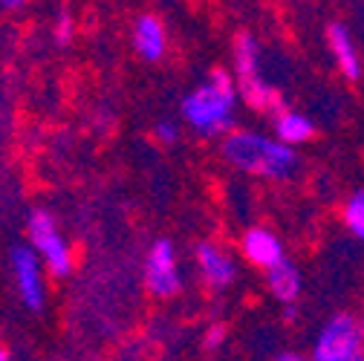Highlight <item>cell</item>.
<instances>
[{
  "label": "cell",
  "mask_w": 364,
  "mask_h": 361,
  "mask_svg": "<svg viewBox=\"0 0 364 361\" xmlns=\"http://www.w3.org/2000/svg\"><path fill=\"white\" fill-rule=\"evenodd\" d=\"M237 87L225 67H214L205 72V78L191 87L182 96L179 113L197 136L203 139H223L225 133L235 130L237 122Z\"/></svg>",
  "instance_id": "obj_1"
},
{
  "label": "cell",
  "mask_w": 364,
  "mask_h": 361,
  "mask_svg": "<svg viewBox=\"0 0 364 361\" xmlns=\"http://www.w3.org/2000/svg\"><path fill=\"white\" fill-rule=\"evenodd\" d=\"M220 156L237 173L272 179V183H287L301 168L298 151L252 127H235L232 133H225L220 139Z\"/></svg>",
  "instance_id": "obj_2"
},
{
  "label": "cell",
  "mask_w": 364,
  "mask_h": 361,
  "mask_svg": "<svg viewBox=\"0 0 364 361\" xmlns=\"http://www.w3.org/2000/svg\"><path fill=\"white\" fill-rule=\"evenodd\" d=\"M306 361H364V318L355 312H336L318 330Z\"/></svg>",
  "instance_id": "obj_3"
},
{
  "label": "cell",
  "mask_w": 364,
  "mask_h": 361,
  "mask_svg": "<svg viewBox=\"0 0 364 361\" xmlns=\"http://www.w3.org/2000/svg\"><path fill=\"white\" fill-rule=\"evenodd\" d=\"M26 232H29V249L38 254V260H43L47 272L53 278H67L73 272V249L67 243V237L58 232V222L47 208H35L29 214L26 222Z\"/></svg>",
  "instance_id": "obj_4"
},
{
  "label": "cell",
  "mask_w": 364,
  "mask_h": 361,
  "mask_svg": "<svg viewBox=\"0 0 364 361\" xmlns=\"http://www.w3.org/2000/svg\"><path fill=\"white\" fill-rule=\"evenodd\" d=\"M142 281H145L148 295H154L159 301H171L182 292L186 278H182L179 254H176V246L171 240L159 237L151 243L145 263H142Z\"/></svg>",
  "instance_id": "obj_5"
},
{
  "label": "cell",
  "mask_w": 364,
  "mask_h": 361,
  "mask_svg": "<svg viewBox=\"0 0 364 361\" xmlns=\"http://www.w3.org/2000/svg\"><path fill=\"white\" fill-rule=\"evenodd\" d=\"M194 269L197 278L208 292H225L237 281V257L214 240H200L194 246Z\"/></svg>",
  "instance_id": "obj_6"
},
{
  "label": "cell",
  "mask_w": 364,
  "mask_h": 361,
  "mask_svg": "<svg viewBox=\"0 0 364 361\" xmlns=\"http://www.w3.org/2000/svg\"><path fill=\"white\" fill-rule=\"evenodd\" d=\"M12 275H15V286H18L23 306L32 312H41L43 303H47V281H43L38 254L29 246L12 249Z\"/></svg>",
  "instance_id": "obj_7"
},
{
  "label": "cell",
  "mask_w": 364,
  "mask_h": 361,
  "mask_svg": "<svg viewBox=\"0 0 364 361\" xmlns=\"http://www.w3.org/2000/svg\"><path fill=\"white\" fill-rule=\"evenodd\" d=\"M237 249H240V257L249 266L260 269V272H269L272 266H278L281 260H287L284 240L272 229H266V225H252V229H246L240 235Z\"/></svg>",
  "instance_id": "obj_8"
},
{
  "label": "cell",
  "mask_w": 364,
  "mask_h": 361,
  "mask_svg": "<svg viewBox=\"0 0 364 361\" xmlns=\"http://www.w3.org/2000/svg\"><path fill=\"white\" fill-rule=\"evenodd\" d=\"M130 41H133L136 55L145 58V61H159L168 53V29H165L162 18L151 15V12H145L133 21Z\"/></svg>",
  "instance_id": "obj_9"
},
{
  "label": "cell",
  "mask_w": 364,
  "mask_h": 361,
  "mask_svg": "<svg viewBox=\"0 0 364 361\" xmlns=\"http://www.w3.org/2000/svg\"><path fill=\"white\" fill-rule=\"evenodd\" d=\"M327 38V50L338 67V72L347 78V81H358L361 78V55H358V47H355V38L353 32L341 23V21H333L324 32Z\"/></svg>",
  "instance_id": "obj_10"
},
{
  "label": "cell",
  "mask_w": 364,
  "mask_h": 361,
  "mask_svg": "<svg viewBox=\"0 0 364 361\" xmlns=\"http://www.w3.org/2000/svg\"><path fill=\"white\" fill-rule=\"evenodd\" d=\"M272 139H278L281 145L298 151L301 145L315 139V124L306 113L295 107H281L278 113H272Z\"/></svg>",
  "instance_id": "obj_11"
},
{
  "label": "cell",
  "mask_w": 364,
  "mask_h": 361,
  "mask_svg": "<svg viewBox=\"0 0 364 361\" xmlns=\"http://www.w3.org/2000/svg\"><path fill=\"white\" fill-rule=\"evenodd\" d=\"M263 278H266L269 295L275 298L278 303H284V306H295L298 303V298L304 292V275H301V269H298L295 260H289V257L281 260L278 266H272L269 272H263Z\"/></svg>",
  "instance_id": "obj_12"
},
{
  "label": "cell",
  "mask_w": 364,
  "mask_h": 361,
  "mask_svg": "<svg viewBox=\"0 0 364 361\" xmlns=\"http://www.w3.org/2000/svg\"><path fill=\"white\" fill-rule=\"evenodd\" d=\"M232 78L237 81H249L260 75V41L252 32H237L232 41Z\"/></svg>",
  "instance_id": "obj_13"
},
{
  "label": "cell",
  "mask_w": 364,
  "mask_h": 361,
  "mask_svg": "<svg viewBox=\"0 0 364 361\" xmlns=\"http://www.w3.org/2000/svg\"><path fill=\"white\" fill-rule=\"evenodd\" d=\"M235 87H237V99H240L249 110H255V113H269V116H272V113H278V110L284 107L278 87L272 84V81H266L263 75L249 78V81H237Z\"/></svg>",
  "instance_id": "obj_14"
},
{
  "label": "cell",
  "mask_w": 364,
  "mask_h": 361,
  "mask_svg": "<svg viewBox=\"0 0 364 361\" xmlns=\"http://www.w3.org/2000/svg\"><path fill=\"white\" fill-rule=\"evenodd\" d=\"M341 222H344V229L353 237L364 240V188L353 191L344 200V205H341Z\"/></svg>",
  "instance_id": "obj_15"
},
{
  "label": "cell",
  "mask_w": 364,
  "mask_h": 361,
  "mask_svg": "<svg viewBox=\"0 0 364 361\" xmlns=\"http://www.w3.org/2000/svg\"><path fill=\"white\" fill-rule=\"evenodd\" d=\"M225 338H229V324L225 321H211L205 327V333H203V350L214 352V350H220L225 344Z\"/></svg>",
  "instance_id": "obj_16"
},
{
  "label": "cell",
  "mask_w": 364,
  "mask_h": 361,
  "mask_svg": "<svg viewBox=\"0 0 364 361\" xmlns=\"http://www.w3.org/2000/svg\"><path fill=\"white\" fill-rule=\"evenodd\" d=\"M151 133H154V139H156L159 145H165V148H171V145L179 142V124L171 122V119H159Z\"/></svg>",
  "instance_id": "obj_17"
},
{
  "label": "cell",
  "mask_w": 364,
  "mask_h": 361,
  "mask_svg": "<svg viewBox=\"0 0 364 361\" xmlns=\"http://www.w3.org/2000/svg\"><path fill=\"white\" fill-rule=\"evenodd\" d=\"M73 35H75V21H73L70 12H61L58 21H55V41L58 43H70Z\"/></svg>",
  "instance_id": "obj_18"
},
{
  "label": "cell",
  "mask_w": 364,
  "mask_h": 361,
  "mask_svg": "<svg viewBox=\"0 0 364 361\" xmlns=\"http://www.w3.org/2000/svg\"><path fill=\"white\" fill-rule=\"evenodd\" d=\"M272 361H306V355H304V352H298V350H287V352H278Z\"/></svg>",
  "instance_id": "obj_19"
},
{
  "label": "cell",
  "mask_w": 364,
  "mask_h": 361,
  "mask_svg": "<svg viewBox=\"0 0 364 361\" xmlns=\"http://www.w3.org/2000/svg\"><path fill=\"white\" fill-rule=\"evenodd\" d=\"M284 312H287V321H295V315H298L295 306H284Z\"/></svg>",
  "instance_id": "obj_20"
},
{
  "label": "cell",
  "mask_w": 364,
  "mask_h": 361,
  "mask_svg": "<svg viewBox=\"0 0 364 361\" xmlns=\"http://www.w3.org/2000/svg\"><path fill=\"white\" fill-rule=\"evenodd\" d=\"M0 361H12V352L6 347H0Z\"/></svg>",
  "instance_id": "obj_21"
}]
</instances>
